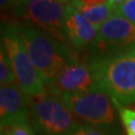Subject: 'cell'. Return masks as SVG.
I'll return each instance as SVG.
<instances>
[{"mask_svg":"<svg viewBox=\"0 0 135 135\" xmlns=\"http://www.w3.org/2000/svg\"><path fill=\"white\" fill-rule=\"evenodd\" d=\"M98 89L90 63L77 59L68 62L48 85V91L58 96L77 94Z\"/></svg>","mask_w":135,"mask_h":135,"instance_id":"cell-8","label":"cell"},{"mask_svg":"<svg viewBox=\"0 0 135 135\" xmlns=\"http://www.w3.org/2000/svg\"><path fill=\"white\" fill-rule=\"evenodd\" d=\"M0 83L1 86L17 84V80L10 65L9 60L2 49L0 51Z\"/></svg>","mask_w":135,"mask_h":135,"instance_id":"cell-13","label":"cell"},{"mask_svg":"<svg viewBox=\"0 0 135 135\" xmlns=\"http://www.w3.org/2000/svg\"><path fill=\"white\" fill-rule=\"evenodd\" d=\"M0 5L2 10L11 9L16 14L20 7V0H0Z\"/></svg>","mask_w":135,"mask_h":135,"instance_id":"cell-17","label":"cell"},{"mask_svg":"<svg viewBox=\"0 0 135 135\" xmlns=\"http://www.w3.org/2000/svg\"><path fill=\"white\" fill-rule=\"evenodd\" d=\"M96 26L90 23L71 3L66 4L64 35L65 39L74 48H91L98 36Z\"/></svg>","mask_w":135,"mask_h":135,"instance_id":"cell-10","label":"cell"},{"mask_svg":"<svg viewBox=\"0 0 135 135\" xmlns=\"http://www.w3.org/2000/svg\"><path fill=\"white\" fill-rule=\"evenodd\" d=\"M78 3L86 6H94V5L106 4L108 3V0H75Z\"/></svg>","mask_w":135,"mask_h":135,"instance_id":"cell-18","label":"cell"},{"mask_svg":"<svg viewBox=\"0 0 135 135\" xmlns=\"http://www.w3.org/2000/svg\"><path fill=\"white\" fill-rule=\"evenodd\" d=\"M124 1H126V0H108V4L110 5V7L114 10V12H115L116 8L120 4H122Z\"/></svg>","mask_w":135,"mask_h":135,"instance_id":"cell-19","label":"cell"},{"mask_svg":"<svg viewBox=\"0 0 135 135\" xmlns=\"http://www.w3.org/2000/svg\"><path fill=\"white\" fill-rule=\"evenodd\" d=\"M30 96L17 84L3 85L0 88L1 127L29 120Z\"/></svg>","mask_w":135,"mask_h":135,"instance_id":"cell-9","label":"cell"},{"mask_svg":"<svg viewBox=\"0 0 135 135\" xmlns=\"http://www.w3.org/2000/svg\"><path fill=\"white\" fill-rule=\"evenodd\" d=\"M34 128L41 135H71L81 127L62 98L51 92L30 96Z\"/></svg>","mask_w":135,"mask_h":135,"instance_id":"cell-4","label":"cell"},{"mask_svg":"<svg viewBox=\"0 0 135 135\" xmlns=\"http://www.w3.org/2000/svg\"><path fill=\"white\" fill-rule=\"evenodd\" d=\"M59 1H61V2H66V1H69V0H59Z\"/></svg>","mask_w":135,"mask_h":135,"instance_id":"cell-20","label":"cell"},{"mask_svg":"<svg viewBox=\"0 0 135 135\" xmlns=\"http://www.w3.org/2000/svg\"><path fill=\"white\" fill-rule=\"evenodd\" d=\"M31 61L45 85H50L58 72L76 57L66 44L60 43L45 32L26 24L21 27Z\"/></svg>","mask_w":135,"mask_h":135,"instance_id":"cell-2","label":"cell"},{"mask_svg":"<svg viewBox=\"0 0 135 135\" xmlns=\"http://www.w3.org/2000/svg\"><path fill=\"white\" fill-rule=\"evenodd\" d=\"M115 14H118L135 24V0H126L116 8Z\"/></svg>","mask_w":135,"mask_h":135,"instance_id":"cell-15","label":"cell"},{"mask_svg":"<svg viewBox=\"0 0 135 135\" xmlns=\"http://www.w3.org/2000/svg\"><path fill=\"white\" fill-rule=\"evenodd\" d=\"M1 49L9 60L17 85L28 96L46 92L43 81L27 52L20 26L12 23L1 26Z\"/></svg>","mask_w":135,"mask_h":135,"instance_id":"cell-3","label":"cell"},{"mask_svg":"<svg viewBox=\"0 0 135 135\" xmlns=\"http://www.w3.org/2000/svg\"><path fill=\"white\" fill-rule=\"evenodd\" d=\"M70 3L90 23H92L94 26H96L98 29L110 17L111 15L114 14V10L111 8L110 5L108 3L94 5V6H86V5H82L80 3H78L77 1H75V0H71Z\"/></svg>","mask_w":135,"mask_h":135,"instance_id":"cell-11","label":"cell"},{"mask_svg":"<svg viewBox=\"0 0 135 135\" xmlns=\"http://www.w3.org/2000/svg\"><path fill=\"white\" fill-rule=\"evenodd\" d=\"M113 101L118 110L123 127L125 129L126 135H135V110L122 105L115 100Z\"/></svg>","mask_w":135,"mask_h":135,"instance_id":"cell-12","label":"cell"},{"mask_svg":"<svg viewBox=\"0 0 135 135\" xmlns=\"http://www.w3.org/2000/svg\"><path fill=\"white\" fill-rule=\"evenodd\" d=\"M71 135H112L110 129L93 125H82Z\"/></svg>","mask_w":135,"mask_h":135,"instance_id":"cell-16","label":"cell"},{"mask_svg":"<svg viewBox=\"0 0 135 135\" xmlns=\"http://www.w3.org/2000/svg\"><path fill=\"white\" fill-rule=\"evenodd\" d=\"M65 8L66 4L59 0H20L16 15L64 44Z\"/></svg>","mask_w":135,"mask_h":135,"instance_id":"cell-6","label":"cell"},{"mask_svg":"<svg viewBox=\"0 0 135 135\" xmlns=\"http://www.w3.org/2000/svg\"><path fill=\"white\" fill-rule=\"evenodd\" d=\"M98 89L120 104L135 103V48L91 59Z\"/></svg>","mask_w":135,"mask_h":135,"instance_id":"cell-1","label":"cell"},{"mask_svg":"<svg viewBox=\"0 0 135 135\" xmlns=\"http://www.w3.org/2000/svg\"><path fill=\"white\" fill-rule=\"evenodd\" d=\"M1 135H35V132L29 121H23L2 126Z\"/></svg>","mask_w":135,"mask_h":135,"instance_id":"cell-14","label":"cell"},{"mask_svg":"<svg viewBox=\"0 0 135 135\" xmlns=\"http://www.w3.org/2000/svg\"><path fill=\"white\" fill-rule=\"evenodd\" d=\"M135 48V24L118 14H112L99 27L91 47L92 59Z\"/></svg>","mask_w":135,"mask_h":135,"instance_id":"cell-7","label":"cell"},{"mask_svg":"<svg viewBox=\"0 0 135 135\" xmlns=\"http://www.w3.org/2000/svg\"><path fill=\"white\" fill-rule=\"evenodd\" d=\"M76 118L88 125L110 129L116 122L115 103L112 97L100 89L91 91L66 94L61 96Z\"/></svg>","mask_w":135,"mask_h":135,"instance_id":"cell-5","label":"cell"}]
</instances>
